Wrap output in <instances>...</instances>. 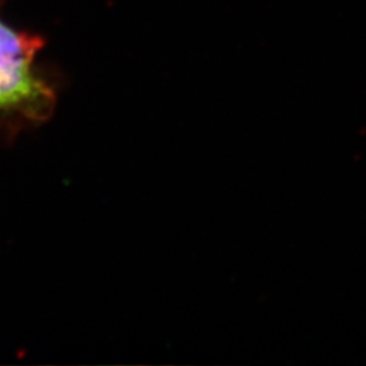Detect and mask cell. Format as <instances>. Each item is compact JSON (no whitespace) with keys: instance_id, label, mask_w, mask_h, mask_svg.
<instances>
[{"instance_id":"1","label":"cell","mask_w":366,"mask_h":366,"mask_svg":"<svg viewBox=\"0 0 366 366\" xmlns=\"http://www.w3.org/2000/svg\"><path fill=\"white\" fill-rule=\"evenodd\" d=\"M34 41L0 22V109L29 105L45 95L31 72Z\"/></svg>"}]
</instances>
